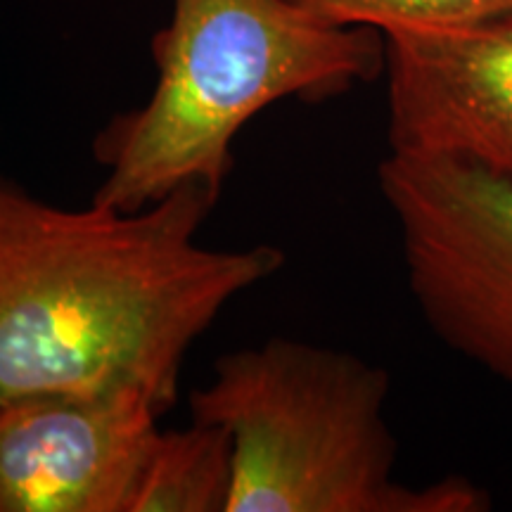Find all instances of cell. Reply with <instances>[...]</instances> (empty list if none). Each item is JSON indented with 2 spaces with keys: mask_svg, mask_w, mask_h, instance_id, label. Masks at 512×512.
I'll use <instances>...</instances> for the list:
<instances>
[{
  "mask_svg": "<svg viewBox=\"0 0 512 512\" xmlns=\"http://www.w3.org/2000/svg\"><path fill=\"white\" fill-rule=\"evenodd\" d=\"M230 486V434L214 422L192 420L185 430H159L133 512H228Z\"/></svg>",
  "mask_w": 512,
  "mask_h": 512,
  "instance_id": "cell-7",
  "label": "cell"
},
{
  "mask_svg": "<svg viewBox=\"0 0 512 512\" xmlns=\"http://www.w3.org/2000/svg\"><path fill=\"white\" fill-rule=\"evenodd\" d=\"M377 181L422 318L446 347L512 387V178L389 152Z\"/></svg>",
  "mask_w": 512,
  "mask_h": 512,
  "instance_id": "cell-4",
  "label": "cell"
},
{
  "mask_svg": "<svg viewBox=\"0 0 512 512\" xmlns=\"http://www.w3.org/2000/svg\"><path fill=\"white\" fill-rule=\"evenodd\" d=\"M382 36L389 152L512 178V17Z\"/></svg>",
  "mask_w": 512,
  "mask_h": 512,
  "instance_id": "cell-6",
  "label": "cell"
},
{
  "mask_svg": "<svg viewBox=\"0 0 512 512\" xmlns=\"http://www.w3.org/2000/svg\"><path fill=\"white\" fill-rule=\"evenodd\" d=\"M302 8L351 27H467L512 17V0H294Z\"/></svg>",
  "mask_w": 512,
  "mask_h": 512,
  "instance_id": "cell-8",
  "label": "cell"
},
{
  "mask_svg": "<svg viewBox=\"0 0 512 512\" xmlns=\"http://www.w3.org/2000/svg\"><path fill=\"white\" fill-rule=\"evenodd\" d=\"M164 411L145 389L0 406V512H133Z\"/></svg>",
  "mask_w": 512,
  "mask_h": 512,
  "instance_id": "cell-5",
  "label": "cell"
},
{
  "mask_svg": "<svg viewBox=\"0 0 512 512\" xmlns=\"http://www.w3.org/2000/svg\"><path fill=\"white\" fill-rule=\"evenodd\" d=\"M219 197L188 183L138 211L62 209L0 174V406L138 387L171 411L195 339L285 264L197 245Z\"/></svg>",
  "mask_w": 512,
  "mask_h": 512,
  "instance_id": "cell-1",
  "label": "cell"
},
{
  "mask_svg": "<svg viewBox=\"0 0 512 512\" xmlns=\"http://www.w3.org/2000/svg\"><path fill=\"white\" fill-rule=\"evenodd\" d=\"M387 370L349 351L275 337L216 361L190 394L192 420L233 441L228 512H484L465 477L408 486L394 477Z\"/></svg>",
  "mask_w": 512,
  "mask_h": 512,
  "instance_id": "cell-3",
  "label": "cell"
},
{
  "mask_svg": "<svg viewBox=\"0 0 512 512\" xmlns=\"http://www.w3.org/2000/svg\"><path fill=\"white\" fill-rule=\"evenodd\" d=\"M157 83L93 140L95 202L150 207L188 183L223 190L235 136L275 102H318L375 79L384 36L335 24L294 0H174L152 41Z\"/></svg>",
  "mask_w": 512,
  "mask_h": 512,
  "instance_id": "cell-2",
  "label": "cell"
}]
</instances>
